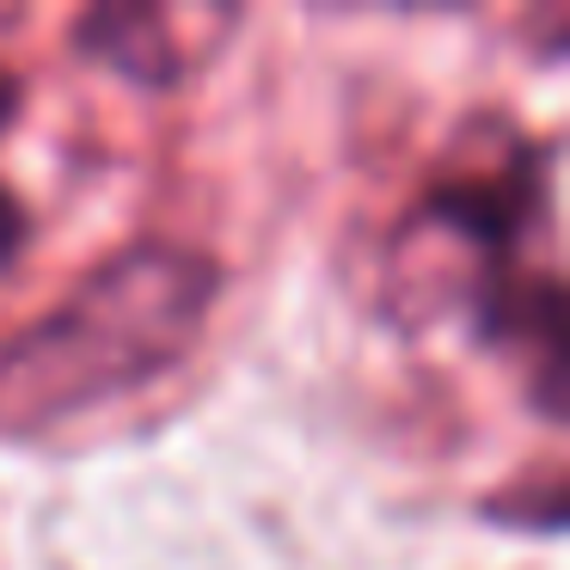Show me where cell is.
I'll return each mask as SVG.
<instances>
[{
  "label": "cell",
  "mask_w": 570,
  "mask_h": 570,
  "mask_svg": "<svg viewBox=\"0 0 570 570\" xmlns=\"http://www.w3.org/2000/svg\"><path fill=\"white\" fill-rule=\"evenodd\" d=\"M222 271L190 246H129L0 350V430H50L178 362Z\"/></svg>",
  "instance_id": "cell-1"
},
{
  "label": "cell",
  "mask_w": 570,
  "mask_h": 570,
  "mask_svg": "<svg viewBox=\"0 0 570 570\" xmlns=\"http://www.w3.org/2000/svg\"><path fill=\"white\" fill-rule=\"evenodd\" d=\"M227 26H234V13H209V7H99L75 26V43L80 56L105 62L124 80L173 87L203 56V43H190V31L222 38Z\"/></svg>",
  "instance_id": "cell-2"
},
{
  "label": "cell",
  "mask_w": 570,
  "mask_h": 570,
  "mask_svg": "<svg viewBox=\"0 0 570 570\" xmlns=\"http://www.w3.org/2000/svg\"><path fill=\"white\" fill-rule=\"evenodd\" d=\"M19 246H26V209L0 190V271L19 258Z\"/></svg>",
  "instance_id": "cell-3"
},
{
  "label": "cell",
  "mask_w": 570,
  "mask_h": 570,
  "mask_svg": "<svg viewBox=\"0 0 570 570\" xmlns=\"http://www.w3.org/2000/svg\"><path fill=\"white\" fill-rule=\"evenodd\" d=\"M13 105H19V87L7 75H0V124H7V117H13Z\"/></svg>",
  "instance_id": "cell-4"
}]
</instances>
